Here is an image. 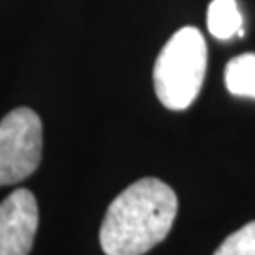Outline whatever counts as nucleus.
<instances>
[{
	"label": "nucleus",
	"mask_w": 255,
	"mask_h": 255,
	"mask_svg": "<svg viewBox=\"0 0 255 255\" xmlns=\"http://www.w3.org/2000/svg\"><path fill=\"white\" fill-rule=\"evenodd\" d=\"M178 214L168 183L142 178L119 193L102 219L101 248L106 255H144L163 242Z\"/></svg>",
	"instance_id": "nucleus-1"
},
{
	"label": "nucleus",
	"mask_w": 255,
	"mask_h": 255,
	"mask_svg": "<svg viewBox=\"0 0 255 255\" xmlns=\"http://www.w3.org/2000/svg\"><path fill=\"white\" fill-rule=\"evenodd\" d=\"M208 66V47L202 32L183 27L174 32L155 61L157 99L168 110H185L197 101Z\"/></svg>",
	"instance_id": "nucleus-2"
},
{
	"label": "nucleus",
	"mask_w": 255,
	"mask_h": 255,
	"mask_svg": "<svg viewBox=\"0 0 255 255\" xmlns=\"http://www.w3.org/2000/svg\"><path fill=\"white\" fill-rule=\"evenodd\" d=\"M42 161V119L34 110L15 108L0 121V187L23 182Z\"/></svg>",
	"instance_id": "nucleus-3"
},
{
	"label": "nucleus",
	"mask_w": 255,
	"mask_h": 255,
	"mask_svg": "<svg viewBox=\"0 0 255 255\" xmlns=\"http://www.w3.org/2000/svg\"><path fill=\"white\" fill-rule=\"evenodd\" d=\"M38 202L28 189H15L0 202V255H28L38 231Z\"/></svg>",
	"instance_id": "nucleus-4"
},
{
	"label": "nucleus",
	"mask_w": 255,
	"mask_h": 255,
	"mask_svg": "<svg viewBox=\"0 0 255 255\" xmlns=\"http://www.w3.org/2000/svg\"><path fill=\"white\" fill-rule=\"evenodd\" d=\"M210 34L216 40H231L233 36H244L242 13L237 0H212L206 13Z\"/></svg>",
	"instance_id": "nucleus-5"
},
{
	"label": "nucleus",
	"mask_w": 255,
	"mask_h": 255,
	"mask_svg": "<svg viewBox=\"0 0 255 255\" xmlns=\"http://www.w3.org/2000/svg\"><path fill=\"white\" fill-rule=\"evenodd\" d=\"M225 87L231 95L255 99V53H242L229 61Z\"/></svg>",
	"instance_id": "nucleus-6"
},
{
	"label": "nucleus",
	"mask_w": 255,
	"mask_h": 255,
	"mask_svg": "<svg viewBox=\"0 0 255 255\" xmlns=\"http://www.w3.org/2000/svg\"><path fill=\"white\" fill-rule=\"evenodd\" d=\"M214 255H255V221H250L244 227L231 233Z\"/></svg>",
	"instance_id": "nucleus-7"
}]
</instances>
